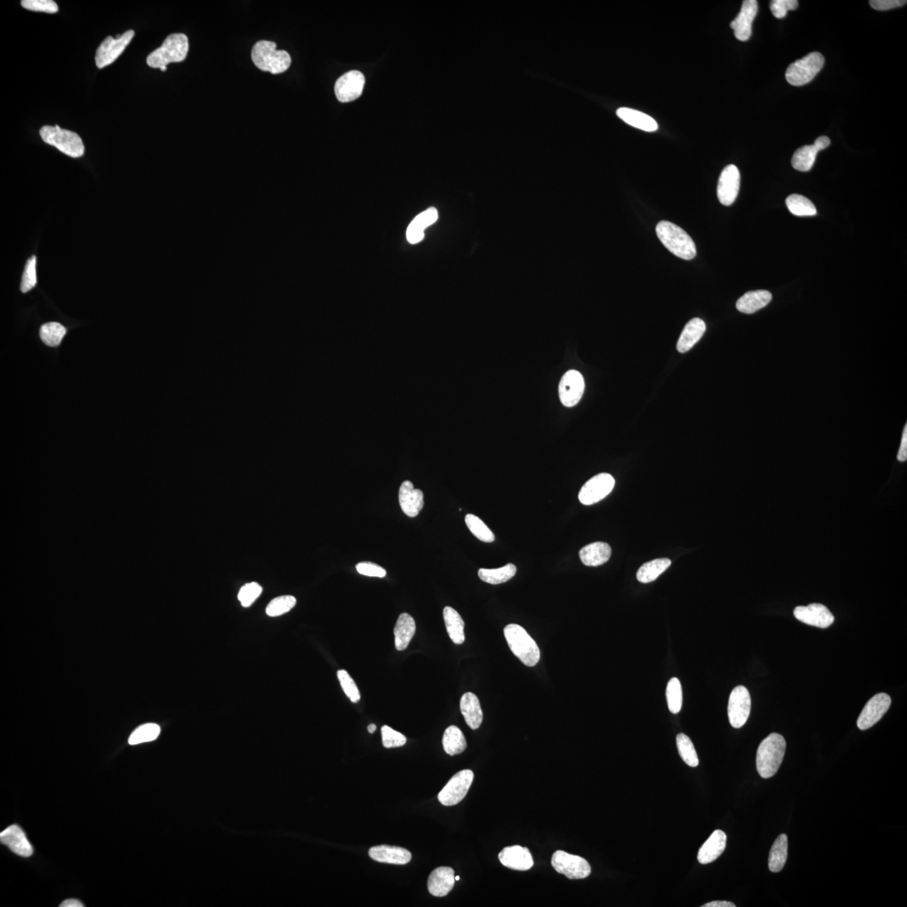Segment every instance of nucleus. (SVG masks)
I'll return each instance as SVG.
<instances>
[{"instance_id": "9b49d317", "label": "nucleus", "mask_w": 907, "mask_h": 907, "mask_svg": "<svg viewBox=\"0 0 907 907\" xmlns=\"http://www.w3.org/2000/svg\"><path fill=\"white\" fill-rule=\"evenodd\" d=\"M135 32L130 30L118 38L114 39L112 36H108L104 42L102 43L100 47L96 52V61L98 68H104L110 64H112L119 56H120L125 49L132 40Z\"/></svg>"}, {"instance_id": "603ef678", "label": "nucleus", "mask_w": 907, "mask_h": 907, "mask_svg": "<svg viewBox=\"0 0 907 907\" xmlns=\"http://www.w3.org/2000/svg\"><path fill=\"white\" fill-rule=\"evenodd\" d=\"M356 570L360 574L371 577L383 578L387 574V572L384 568L369 561L360 562V563L357 564Z\"/></svg>"}, {"instance_id": "393cba45", "label": "nucleus", "mask_w": 907, "mask_h": 907, "mask_svg": "<svg viewBox=\"0 0 907 907\" xmlns=\"http://www.w3.org/2000/svg\"><path fill=\"white\" fill-rule=\"evenodd\" d=\"M438 211L435 208H430L414 218L407 229V239L409 243L417 244L425 238V229L436 222Z\"/></svg>"}, {"instance_id": "4be33fe9", "label": "nucleus", "mask_w": 907, "mask_h": 907, "mask_svg": "<svg viewBox=\"0 0 907 907\" xmlns=\"http://www.w3.org/2000/svg\"><path fill=\"white\" fill-rule=\"evenodd\" d=\"M368 853L373 860L384 864L404 865L412 860L411 853L408 849L389 845L372 847Z\"/></svg>"}, {"instance_id": "e433bc0d", "label": "nucleus", "mask_w": 907, "mask_h": 907, "mask_svg": "<svg viewBox=\"0 0 907 907\" xmlns=\"http://www.w3.org/2000/svg\"><path fill=\"white\" fill-rule=\"evenodd\" d=\"M818 151L814 145L804 146L799 148L791 160L792 167L800 172H808L814 167Z\"/></svg>"}, {"instance_id": "09e8293b", "label": "nucleus", "mask_w": 907, "mask_h": 907, "mask_svg": "<svg viewBox=\"0 0 907 907\" xmlns=\"http://www.w3.org/2000/svg\"><path fill=\"white\" fill-rule=\"evenodd\" d=\"M381 738H383V745L385 748H398L405 745L407 742V738L402 734L390 728L389 726L385 725L381 728Z\"/></svg>"}, {"instance_id": "8fccbe9b", "label": "nucleus", "mask_w": 907, "mask_h": 907, "mask_svg": "<svg viewBox=\"0 0 907 907\" xmlns=\"http://www.w3.org/2000/svg\"><path fill=\"white\" fill-rule=\"evenodd\" d=\"M22 6L28 10L45 12L55 14L59 12V6L53 0H23Z\"/></svg>"}, {"instance_id": "5701e85b", "label": "nucleus", "mask_w": 907, "mask_h": 907, "mask_svg": "<svg viewBox=\"0 0 907 907\" xmlns=\"http://www.w3.org/2000/svg\"><path fill=\"white\" fill-rule=\"evenodd\" d=\"M455 881V871L452 868L435 869L429 877V892L434 897H446L454 888Z\"/></svg>"}, {"instance_id": "cd10ccee", "label": "nucleus", "mask_w": 907, "mask_h": 907, "mask_svg": "<svg viewBox=\"0 0 907 907\" xmlns=\"http://www.w3.org/2000/svg\"><path fill=\"white\" fill-rule=\"evenodd\" d=\"M771 299L772 294L769 291H751L738 299L736 307L741 313L751 314L768 305Z\"/></svg>"}, {"instance_id": "f8f14e48", "label": "nucleus", "mask_w": 907, "mask_h": 907, "mask_svg": "<svg viewBox=\"0 0 907 907\" xmlns=\"http://www.w3.org/2000/svg\"><path fill=\"white\" fill-rule=\"evenodd\" d=\"M614 486L615 480L610 474H598L581 487L579 492V500L584 505L597 503L609 495Z\"/></svg>"}, {"instance_id": "c9c22d12", "label": "nucleus", "mask_w": 907, "mask_h": 907, "mask_svg": "<svg viewBox=\"0 0 907 907\" xmlns=\"http://www.w3.org/2000/svg\"><path fill=\"white\" fill-rule=\"evenodd\" d=\"M516 572V566L514 564H508L498 569H480L478 576L487 584L498 585L511 580Z\"/></svg>"}, {"instance_id": "6e6552de", "label": "nucleus", "mask_w": 907, "mask_h": 907, "mask_svg": "<svg viewBox=\"0 0 907 907\" xmlns=\"http://www.w3.org/2000/svg\"><path fill=\"white\" fill-rule=\"evenodd\" d=\"M551 864L557 873L562 874L570 880L585 879L592 873L590 865L584 858L562 851L554 853Z\"/></svg>"}, {"instance_id": "f257e3e1", "label": "nucleus", "mask_w": 907, "mask_h": 907, "mask_svg": "<svg viewBox=\"0 0 907 907\" xmlns=\"http://www.w3.org/2000/svg\"><path fill=\"white\" fill-rule=\"evenodd\" d=\"M786 749L785 738L779 733H771L761 742L757 751L756 767L762 778H771L777 773Z\"/></svg>"}, {"instance_id": "6ab92c4d", "label": "nucleus", "mask_w": 907, "mask_h": 907, "mask_svg": "<svg viewBox=\"0 0 907 907\" xmlns=\"http://www.w3.org/2000/svg\"><path fill=\"white\" fill-rule=\"evenodd\" d=\"M498 858L505 867L519 870V871H526L533 866L531 853L528 848L521 847L519 845L504 848L500 852Z\"/></svg>"}, {"instance_id": "bb28decb", "label": "nucleus", "mask_w": 907, "mask_h": 907, "mask_svg": "<svg viewBox=\"0 0 907 907\" xmlns=\"http://www.w3.org/2000/svg\"><path fill=\"white\" fill-rule=\"evenodd\" d=\"M461 711L466 724L471 729H478L483 720V712L478 696L471 692L465 693L462 697Z\"/></svg>"}, {"instance_id": "7ed1b4c3", "label": "nucleus", "mask_w": 907, "mask_h": 907, "mask_svg": "<svg viewBox=\"0 0 907 907\" xmlns=\"http://www.w3.org/2000/svg\"><path fill=\"white\" fill-rule=\"evenodd\" d=\"M252 59L257 68L273 75L286 72L292 63L289 53L277 50V44L269 40H260L254 45Z\"/></svg>"}, {"instance_id": "de8ad7c7", "label": "nucleus", "mask_w": 907, "mask_h": 907, "mask_svg": "<svg viewBox=\"0 0 907 907\" xmlns=\"http://www.w3.org/2000/svg\"><path fill=\"white\" fill-rule=\"evenodd\" d=\"M262 593L261 586L257 582H250L242 586L238 594V599L244 607L252 606Z\"/></svg>"}, {"instance_id": "a18cd8bd", "label": "nucleus", "mask_w": 907, "mask_h": 907, "mask_svg": "<svg viewBox=\"0 0 907 907\" xmlns=\"http://www.w3.org/2000/svg\"><path fill=\"white\" fill-rule=\"evenodd\" d=\"M36 283H38L36 257L33 256L27 261L26 268H24L20 290H22V293L26 294L29 291L34 289Z\"/></svg>"}, {"instance_id": "412c9836", "label": "nucleus", "mask_w": 907, "mask_h": 907, "mask_svg": "<svg viewBox=\"0 0 907 907\" xmlns=\"http://www.w3.org/2000/svg\"><path fill=\"white\" fill-rule=\"evenodd\" d=\"M0 841L6 845L12 852L22 857H30L33 848L26 834L17 825H12L0 833Z\"/></svg>"}, {"instance_id": "6e6d98bb", "label": "nucleus", "mask_w": 907, "mask_h": 907, "mask_svg": "<svg viewBox=\"0 0 907 907\" xmlns=\"http://www.w3.org/2000/svg\"><path fill=\"white\" fill-rule=\"evenodd\" d=\"M830 144H831L830 139L823 135V137H820L816 139L814 142V146L816 147V150L819 151L821 150H824L828 148V147L830 146Z\"/></svg>"}, {"instance_id": "864d4df0", "label": "nucleus", "mask_w": 907, "mask_h": 907, "mask_svg": "<svg viewBox=\"0 0 907 907\" xmlns=\"http://www.w3.org/2000/svg\"><path fill=\"white\" fill-rule=\"evenodd\" d=\"M906 0H871L869 5L876 10H888L906 5Z\"/></svg>"}, {"instance_id": "4c0bfd02", "label": "nucleus", "mask_w": 907, "mask_h": 907, "mask_svg": "<svg viewBox=\"0 0 907 907\" xmlns=\"http://www.w3.org/2000/svg\"><path fill=\"white\" fill-rule=\"evenodd\" d=\"M787 208L792 215L796 216H814L816 208L810 199L800 195H791L786 201Z\"/></svg>"}, {"instance_id": "2eb2a0df", "label": "nucleus", "mask_w": 907, "mask_h": 907, "mask_svg": "<svg viewBox=\"0 0 907 907\" xmlns=\"http://www.w3.org/2000/svg\"><path fill=\"white\" fill-rule=\"evenodd\" d=\"M740 188V172L735 165H729L722 170L717 184L718 200L730 206L737 199Z\"/></svg>"}, {"instance_id": "37998d69", "label": "nucleus", "mask_w": 907, "mask_h": 907, "mask_svg": "<svg viewBox=\"0 0 907 907\" xmlns=\"http://www.w3.org/2000/svg\"><path fill=\"white\" fill-rule=\"evenodd\" d=\"M668 708L671 712L677 714L683 707V688L678 678L674 677L669 681L666 687Z\"/></svg>"}, {"instance_id": "72a5a7b5", "label": "nucleus", "mask_w": 907, "mask_h": 907, "mask_svg": "<svg viewBox=\"0 0 907 907\" xmlns=\"http://www.w3.org/2000/svg\"><path fill=\"white\" fill-rule=\"evenodd\" d=\"M442 744L445 753L450 756L463 753L467 746L465 736L457 726H450L446 729Z\"/></svg>"}, {"instance_id": "c03bdc74", "label": "nucleus", "mask_w": 907, "mask_h": 907, "mask_svg": "<svg viewBox=\"0 0 907 907\" xmlns=\"http://www.w3.org/2000/svg\"><path fill=\"white\" fill-rule=\"evenodd\" d=\"M297 600L293 596H282L274 598L266 607V613L269 617H279L292 610L296 605Z\"/></svg>"}, {"instance_id": "423d86ee", "label": "nucleus", "mask_w": 907, "mask_h": 907, "mask_svg": "<svg viewBox=\"0 0 907 907\" xmlns=\"http://www.w3.org/2000/svg\"><path fill=\"white\" fill-rule=\"evenodd\" d=\"M44 142L55 146L61 153L73 158L84 155L85 147L79 135L73 131L61 129L59 125L43 126L40 130Z\"/></svg>"}, {"instance_id": "f3484780", "label": "nucleus", "mask_w": 907, "mask_h": 907, "mask_svg": "<svg viewBox=\"0 0 907 907\" xmlns=\"http://www.w3.org/2000/svg\"><path fill=\"white\" fill-rule=\"evenodd\" d=\"M794 616L799 621L821 629H826L834 622V617L831 611L826 606L820 603H811L806 607H796Z\"/></svg>"}, {"instance_id": "f704fd0d", "label": "nucleus", "mask_w": 907, "mask_h": 907, "mask_svg": "<svg viewBox=\"0 0 907 907\" xmlns=\"http://www.w3.org/2000/svg\"><path fill=\"white\" fill-rule=\"evenodd\" d=\"M671 565V560L663 558L656 559L643 564L637 572V579L641 584H650L666 572Z\"/></svg>"}, {"instance_id": "4468645a", "label": "nucleus", "mask_w": 907, "mask_h": 907, "mask_svg": "<svg viewBox=\"0 0 907 907\" xmlns=\"http://www.w3.org/2000/svg\"><path fill=\"white\" fill-rule=\"evenodd\" d=\"M892 699L886 693H879L874 696L866 703L857 720V726L860 730H867L876 724L887 712Z\"/></svg>"}, {"instance_id": "3c124183", "label": "nucleus", "mask_w": 907, "mask_h": 907, "mask_svg": "<svg viewBox=\"0 0 907 907\" xmlns=\"http://www.w3.org/2000/svg\"><path fill=\"white\" fill-rule=\"evenodd\" d=\"M798 0H774L770 2V7L775 18L783 19L788 11L798 9Z\"/></svg>"}, {"instance_id": "4d7b16f0", "label": "nucleus", "mask_w": 907, "mask_h": 907, "mask_svg": "<svg viewBox=\"0 0 907 907\" xmlns=\"http://www.w3.org/2000/svg\"><path fill=\"white\" fill-rule=\"evenodd\" d=\"M735 906L736 905L733 904V902H729L726 901H712V902L707 903V904L703 906V907H735Z\"/></svg>"}, {"instance_id": "2f4dec72", "label": "nucleus", "mask_w": 907, "mask_h": 907, "mask_svg": "<svg viewBox=\"0 0 907 907\" xmlns=\"http://www.w3.org/2000/svg\"><path fill=\"white\" fill-rule=\"evenodd\" d=\"M445 623L447 633L449 637L455 644H462L465 642V623H464L462 616L458 613L457 610L450 607H445L444 611Z\"/></svg>"}, {"instance_id": "39448f33", "label": "nucleus", "mask_w": 907, "mask_h": 907, "mask_svg": "<svg viewBox=\"0 0 907 907\" xmlns=\"http://www.w3.org/2000/svg\"><path fill=\"white\" fill-rule=\"evenodd\" d=\"M190 43L188 36L183 33L168 36L161 47L147 56L146 63L153 68L167 67L172 63H181L186 59Z\"/></svg>"}, {"instance_id": "680f3d73", "label": "nucleus", "mask_w": 907, "mask_h": 907, "mask_svg": "<svg viewBox=\"0 0 907 907\" xmlns=\"http://www.w3.org/2000/svg\"><path fill=\"white\" fill-rule=\"evenodd\" d=\"M455 881H459V876H457V877L455 876Z\"/></svg>"}, {"instance_id": "f03ea898", "label": "nucleus", "mask_w": 907, "mask_h": 907, "mask_svg": "<svg viewBox=\"0 0 907 907\" xmlns=\"http://www.w3.org/2000/svg\"><path fill=\"white\" fill-rule=\"evenodd\" d=\"M656 234L664 247L677 257L683 260H692L696 255L694 241L691 236L676 224L663 220L656 227Z\"/></svg>"}, {"instance_id": "20e7f679", "label": "nucleus", "mask_w": 907, "mask_h": 907, "mask_svg": "<svg viewBox=\"0 0 907 907\" xmlns=\"http://www.w3.org/2000/svg\"><path fill=\"white\" fill-rule=\"evenodd\" d=\"M504 636L516 657L528 667L535 666L540 660V650L527 631L518 625L505 627Z\"/></svg>"}, {"instance_id": "ddd939ff", "label": "nucleus", "mask_w": 907, "mask_h": 907, "mask_svg": "<svg viewBox=\"0 0 907 907\" xmlns=\"http://www.w3.org/2000/svg\"><path fill=\"white\" fill-rule=\"evenodd\" d=\"M366 79L363 73L352 70L339 77L335 85L336 98L340 102H349L358 98L363 93Z\"/></svg>"}, {"instance_id": "7c9ffc66", "label": "nucleus", "mask_w": 907, "mask_h": 907, "mask_svg": "<svg viewBox=\"0 0 907 907\" xmlns=\"http://www.w3.org/2000/svg\"><path fill=\"white\" fill-rule=\"evenodd\" d=\"M617 116L627 125L647 132H653L658 130L657 122L654 119L638 110L620 108L617 110Z\"/></svg>"}, {"instance_id": "ea45409f", "label": "nucleus", "mask_w": 907, "mask_h": 907, "mask_svg": "<svg viewBox=\"0 0 907 907\" xmlns=\"http://www.w3.org/2000/svg\"><path fill=\"white\" fill-rule=\"evenodd\" d=\"M65 327L59 323L51 322L43 324L40 330V336L43 342L48 346H59L66 335Z\"/></svg>"}, {"instance_id": "13d9d810", "label": "nucleus", "mask_w": 907, "mask_h": 907, "mask_svg": "<svg viewBox=\"0 0 907 907\" xmlns=\"http://www.w3.org/2000/svg\"><path fill=\"white\" fill-rule=\"evenodd\" d=\"M60 907H84V904L79 900H75V899H69V900L61 903Z\"/></svg>"}, {"instance_id": "a878e982", "label": "nucleus", "mask_w": 907, "mask_h": 907, "mask_svg": "<svg viewBox=\"0 0 907 907\" xmlns=\"http://www.w3.org/2000/svg\"><path fill=\"white\" fill-rule=\"evenodd\" d=\"M706 331V323L703 320L699 318H695L690 320L685 326L683 333H681L678 342H677V350L680 353H685L690 351L695 344L699 342Z\"/></svg>"}, {"instance_id": "473e14b6", "label": "nucleus", "mask_w": 907, "mask_h": 907, "mask_svg": "<svg viewBox=\"0 0 907 907\" xmlns=\"http://www.w3.org/2000/svg\"><path fill=\"white\" fill-rule=\"evenodd\" d=\"M788 856V838L786 834H781L771 847L769 855V869L771 872L778 873L785 867Z\"/></svg>"}, {"instance_id": "9d476101", "label": "nucleus", "mask_w": 907, "mask_h": 907, "mask_svg": "<svg viewBox=\"0 0 907 907\" xmlns=\"http://www.w3.org/2000/svg\"><path fill=\"white\" fill-rule=\"evenodd\" d=\"M751 711V697L748 689L742 685L733 689L730 694L728 714L730 724L740 729L746 724Z\"/></svg>"}, {"instance_id": "c85d7f7f", "label": "nucleus", "mask_w": 907, "mask_h": 907, "mask_svg": "<svg viewBox=\"0 0 907 907\" xmlns=\"http://www.w3.org/2000/svg\"><path fill=\"white\" fill-rule=\"evenodd\" d=\"M611 555L610 545L603 542H596L582 548L579 553L581 561L586 566H599L609 561Z\"/></svg>"}, {"instance_id": "58836bf2", "label": "nucleus", "mask_w": 907, "mask_h": 907, "mask_svg": "<svg viewBox=\"0 0 907 907\" xmlns=\"http://www.w3.org/2000/svg\"><path fill=\"white\" fill-rule=\"evenodd\" d=\"M676 745L680 756L685 764L693 768L699 766V759L690 738L684 733H679L676 737Z\"/></svg>"}, {"instance_id": "79ce46f5", "label": "nucleus", "mask_w": 907, "mask_h": 907, "mask_svg": "<svg viewBox=\"0 0 907 907\" xmlns=\"http://www.w3.org/2000/svg\"><path fill=\"white\" fill-rule=\"evenodd\" d=\"M160 733H161V729L158 724H144L131 733L129 738V744L130 745H137L142 744V742L154 741L157 740Z\"/></svg>"}, {"instance_id": "c756f323", "label": "nucleus", "mask_w": 907, "mask_h": 907, "mask_svg": "<svg viewBox=\"0 0 907 907\" xmlns=\"http://www.w3.org/2000/svg\"><path fill=\"white\" fill-rule=\"evenodd\" d=\"M416 623L412 616L406 613H402L394 627L395 646L398 651H403L407 648L416 634Z\"/></svg>"}, {"instance_id": "a19ab883", "label": "nucleus", "mask_w": 907, "mask_h": 907, "mask_svg": "<svg viewBox=\"0 0 907 907\" xmlns=\"http://www.w3.org/2000/svg\"><path fill=\"white\" fill-rule=\"evenodd\" d=\"M465 521L469 531L478 540L485 542V543H491L495 540L494 533L478 517L473 515H467Z\"/></svg>"}, {"instance_id": "a211bd4d", "label": "nucleus", "mask_w": 907, "mask_h": 907, "mask_svg": "<svg viewBox=\"0 0 907 907\" xmlns=\"http://www.w3.org/2000/svg\"><path fill=\"white\" fill-rule=\"evenodd\" d=\"M758 13L756 0H745L742 2L740 14L730 24L734 31V36L738 40L746 42L752 34V24Z\"/></svg>"}, {"instance_id": "b1692460", "label": "nucleus", "mask_w": 907, "mask_h": 907, "mask_svg": "<svg viewBox=\"0 0 907 907\" xmlns=\"http://www.w3.org/2000/svg\"><path fill=\"white\" fill-rule=\"evenodd\" d=\"M727 845V835L722 830H716L699 849L697 860L701 864L715 861L724 852Z\"/></svg>"}, {"instance_id": "bf43d9fd", "label": "nucleus", "mask_w": 907, "mask_h": 907, "mask_svg": "<svg viewBox=\"0 0 907 907\" xmlns=\"http://www.w3.org/2000/svg\"><path fill=\"white\" fill-rule=\"evenodd\" d=\"M367 730L369 733H374L376 730V726L375 724H372L368 726Z\"/></svg>"}, {"instance_id": "49530a36", "label": "nucleus", "mask_w": 907, "mask_h": 907, "mask_svg": "<svg viewBox=\"0 0 907 907\" xmlns=\"http://www.w3.org/2000/svg\"><path fill=\"white\" fill-rule=\"evenodd\" d=\"M337 676L340 685H342L343 691L346 693L348 699H350L353 703H358L360 699V694L354 680H353L351 676L349 675V673L344 670L338 671Z\"/></svg>"}, {"instance_id": "dca6fc26", "label": "nucleus", "mask_w": 907, "mask_h": 907, "mask_svg": "<svg viewBox=\"0 0 907 907\" xmlns=\"http://www.w3.org/2000/svg\"><path fill=\"white\" fill-rule=\"evenodd\" d=\"M585 390V381L581 373L570 370L561 380L559 393L562 404L567 408L574 407L581 399Z\"/></svg>"}, {"instance_id": "0eeeda50", "label": "nucleus", "mask_w": 907, "mask_h": 907, "mask_svg": "<svg viewBox=\"0 0 907 907\" xmlns=\"http://www.w3.org/2000/svg\"><path fill=\"white\" fill-rule=\"evenodd\" d=\"M824 56L819 52H811L788 67L786 79L791 85L803 86L814 79L823 68Z\"/></svg>"}, {"instance_id": "052dcab7", "label": "nucleus", "mask_w": 907, "mask_h": 907, "mask_svg": "<svg viewBox=\"0 0 907 907\" xmlns=\"http://www.w3.org/2000/svg\"><path fill=\"white\" fill-rule=\"evenodd\" d=\"M160 69H161V71H162V72H165V71H167V67H162V68H160Z\"/></svg>"}, {"instance_id": "5fc2aeb1", "label": "nucleus", "mask_w": 907, "mask_h": 907, "mask_svg": "<svg viewBox=\"0 0 907 907\" xmlns=\"http://www.w3.org/2000/svg\"><path fill=\"white\" fill-rule=\"evenodd\" d=\"M897 459L899 462H906L907 459V425L905 426L904 431H903L901 444L897 455Z\"/></svg>"}, {"instance_id": "1a4fd4ad", "label": "nucleus", "mask_w": 907, "mask_h": 907, "mask_svg": "<svg viewBox=\"0 0 907 907\" xmlns=\"http://www.w3.org/2000/svg\"><path fill=\"white\" fill-rule=\"evenodd\" d=\"M474 779L471 770H463L455 774L438 795L442 805L451 807L461 802L469 791Z\"/></svg>"}, {"instance_id": "aec40b11", "label": "nucleus", "mask_w": 907, "mask_h": 907, "mask_svg": "<svg viewBox=\"0 0 907 907\" xmlns=\"http://www.w3.org/2000/svg\"><path fill=\"white\" fill-rule=\"evenodd\" d=\"M398 499L401 510L409 518H416L424 508V494L420 489H414L413 484L409 481L402 483Z\"/></svg>"}]
</instances>
